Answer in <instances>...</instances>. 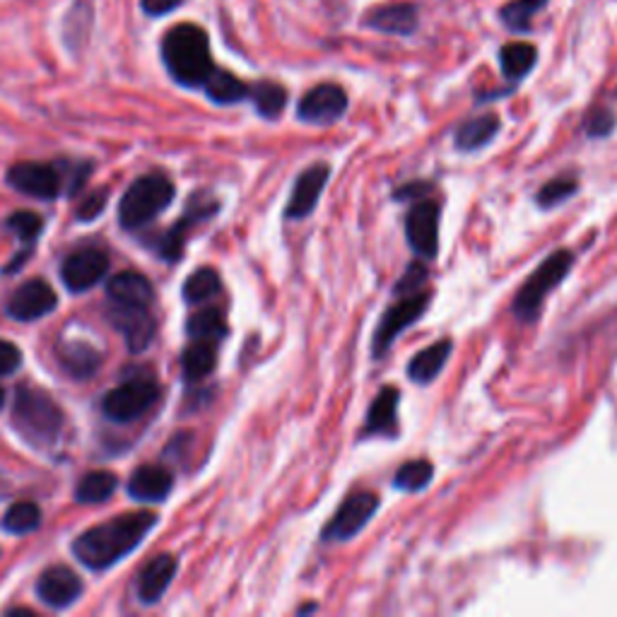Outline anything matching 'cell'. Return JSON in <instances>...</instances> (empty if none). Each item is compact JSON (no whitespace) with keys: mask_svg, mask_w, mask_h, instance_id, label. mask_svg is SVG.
<instances>
[{"mask_svg":"<svg viewBox=\"0 0 617 617\" xmlns=\"http://www.w3.org/2000/svg\"><path fill=\"white\" fill-rule=\"evenodd\" d=\"M330 179V165L326 162H316L312 167H306L302 175L298 177L292 187V195L290 203L285 207V217L288 220H304L314 213V207L324 193L326 183Z\"/></svg>","mask_w":617,"mask_h":617,"instance_id":"ac0fdd59","label":"cell"},{"mask_svg":"<svg viewBox=\"0 0 617 617\" xmlns=\"http://www.w3.org/2000/svg\"><path fill=\"white\" fill-rule=\"evenodd\" d=\"M3 405H5V389L0 386V411H3Z\"/></svg>","mask_w":617,"mask_h":617,"instance_id":"7bdbcfd3","label":"cell"},{"mask_svg":"<svg viewBox=\"0 0 617 617\" xmlns=\"http://www.w3.org/2000/svg\"><path fill=\"white\" fill-rule=\"evenodd\" d=\"M617 126V116H615V111L608 109V106H596L591 114L586 116V123H584V131L588 138H608V135L615 131Z\"/></svg>","mask_w":617,"mask_h":617,"instance_id":"74e56055","label":"cell"},{"mask_svg":"<svg viewBox=\"0 0 617 617\" xmlns=\"http://www.w3.org/2000/svg\"><path fill=\"white\" fill-rule=\"evenodd\" d=\"M22 367V350L15 343L0 340V377L15 374Z\"/></svg>","mask_w":617,"mask_h":617,"instance_id":"60d3db41","label":"cell"},{"mask_svg":"<svg viewBox=\"0 0 617 617\" xmlns=\"http://www.w3.org/2000/svg\"><path fill=\"white\" fill-rule=\"evenodd\" d=\"M162 396V386L150 372H138L111 389L102 399V415L116 425H128L141 419Z\"/></svg>","mask_w":617,"mask_h":617,"instance_id":"52a82bcc","label":"cell"},{"mask_svg":"<svg viewBox=\"0 0 617 617\" xmlns=\"http://www.w3.org/2000/svg\"><path fill=\"white\" fill-rule=\"evenodd\" d=\"M538 64V46L528 42H509L500 48V68L502 76L512 85L521 82L530 76V70Z\"/></svg>","mask_w":617,"mask_h":617,"instance_id":"4316f807","label":"cell"},{"mask_svg":"<svg viewBox=\"0 0 617 617\" xmlns=\"http://www.w3.org/2000/svg\"><path fill=\"white\" fill-rule=\"evenodd\" d=\"M350 97L343 85L321 82L312 90L304 92L298 104V119L308 126H330L348 114Z\"/></svg>","mask_w":617,"mask_h":617,"instance_id":"8fae6325","label":"cell"},{"mask_svg":"<svg viewBox=\"0 0 617 617\" xmlns=\"http://www.w3.org/2000/svg\"><path fill=\"white\" fill-rule=\"evenodd\" d=\"M312 610H316V606H304V608H300L298 613H312Z\"/></svg>","mask_w":617,"mask_h":617,"instance_id":"ee69618b","label":"cell"},{"mask_svg":"<svg viewBox=\"0 0 617 617\" xmlns=\"http://www.w3.org/2000/svg\"><path fill=\"white\" fill-rule=\"evenodd\" d=\"M425 282H427V268L423 263H411L408 270H405V276L396 282L393 292H396V294H413L417 290H423Z\"/></svg>","mask_w":617,"mask_h":617,"instance_id":"ab89813d","label":"cell"},{"mask_svg":"<svg viewBox=\"0 0 617 617\" xmlns=\"http://www.w3.org/2000/svg\"><path fill=\"white\" fill-rule=\"evenodd\" d=\"M249 100L254 102V109L258 116H263L268 121H276L282 111L288 106L290 94L285 90V85H280L276 80H261L251 85Z\"/></svg>","mask_w":617,"mask_h":617,"instance_id":"f546056e","label":"cell"},{"mask_svg":"<svg viewBox=\"0 0 617 617\" xmlns=\"http://www.w3.org/2000/svg\"><path fill=\"white\" fill-rule=\"evenodd\" d=\"M451 350H453L451 340H439L427 345L425 350H419L408 362V379L419 386L431 384V381L441 374L444 364L449 362Z\"/></svg>","mask_w":617,"mask_h":617,"instance_id":"d4e9b609","label":"cell"},{"mask_svg":"<svg viewBox=\"0 0 617 617\" xmlns=\"http://www.w3.org/2000/svg\"><path fill=\"white\" fill-rule=\"evenodd\" d=\"M106 318L109 324L114 326V330L121 333L123 340H126L131 352H143L150 348L157 333V321L150 312V306L109 302Z\"/></svg>","mask_w":617,"mask_h":617,"instance_id":"7c38bea8","label":"cell"},{"mask_svg":"<svg viewBox=\"0 0 617 617\" xmlns=\"http://www.w3.org/2000/svg\"><path fill=\"white\" fill-rule=\"evenodd\" d=\"M572 266H574V254L570 249H560L548 256L546 261L528 276L524 285L518 288L516 298L512 302L514 316L518 321H524V324L534 321L540 314L542 302H546L548 294L558 288L566 276H570Z\"/></svg>","mask_w":617,"mask_h":617,"instance_id":"8992f818","label":"cell"},{"mask_svg":"<svg viewBox=\"0 0 617 617\" xmlns=\"http://www.w3.org/2000/svg\"><path fill=\"white\" fill-rule=\"evenodd\" d=\"M220 292H222V278L215 268H207V266L199 268L193 276H189L181 290L183 302L191 306L213 300Z\"/></svg>","mask_w":617,"mask_h":617,"instance_id":"d6a6232c","label":"cell"},{"mask_svg":"<svg viewBox=\"0 0 617 617\" xmlns=\"http://www.w3.org/2000/svg\"><path fill=\"white\" fill-rule=\"evenodd\" d=\"M8 229L22 242V251L32 254L34 244L42 237L44 217L40 213H34V210H18V213H12L8 217Z\"/></svg>","mask_w":617,"mask_h":617,"instance_id":"e575fe53","label":"cell"},{"mask_svg":"<svg viewBox=\"0 0 617 617\" xmlns=\"http://www.w3.org/2000/svg\"><path fill=\"white\" fill-rule=\"evenodd\" d=\"M42 526V509L34 502H15L0 518V528L10 536H27Z\"/></svg>","mask_w":617,"mask_h":617,"instance_id":"836d02e7","label":"cell"},{"mask_svg":"<svg viewBox=\"0 0 617 617\" xmlns=\"http://www.w3.org/2000/svg\"><path fill=\"white\" fill-rule=\"evenodd\" d=\"M12 427L32 447L46 449L56 444L64 431L66 413L46 391L20 386L12 401Z\"/></svg>","mask_w":617,"mask_h":617,"instance_id":"277c9868","label":"cell"},{"mask_svg":"<svg viewBox=\"0 0 617 617\" xmlns=\"http://www.w3.org/2000/svg\"><path fill=\"white\" fill-rule=\"evenodd\" d=\"M109 254L88 246V249H78L64 258L60 263V280L70 292H88L97 282H102L109 273Z\"/></svg>","mask_w":617,"mask_h":617,"instance_id":"5bb4252c","label":"cell"},{"mask_svg":"<svg viewBox=\"0 0 617 617\" xmlns=\"http://www.w3.org/2000/svg\"><path fill=\"white\" fill-rule=\"evenodd\" d=\"M106 203H109V189L92 191V193H88V195H85V199L80 201L76 217H78L80 222H92V220H97V217H100V215L104 213Z\"/></svg>","mask_w":617,"mask_h":617,"instance_id":"f35d334b","label":"cell"},{"mask_svg":"<svg viewBox=\"0 0 617 617\" xmlns=\"http://www.w3.org/2000/svg\"><path fill=\"white\" fill-rule=\"evenodd\" d=\"M439 203L417 201L405 215V239L419 258H437L439 251Z\"/></svg>","mask_w":617,"mask_h":617,"instance_id":"4fadbf2b","label":"cell"},{"mask_svg":"<svg viewBox=\"0 0 617 617\" xmlns=\"http://www.w3.org/2000/svg\"><path fill=\"white\" fill-rule=\"evenodd\" d=\"M187 333L191 340H213L220 343L222 338H227V321L222 308L217 306H205L193 312L187 321Z\"/></svg>","mask_w":617,"mask_h":617,"instance_id":"4dcf8cb0","label":"cell"},{"mask_svg":"<svg viewBox=\"0 0 617 617\" xmlns=\"http://www.w3.org/2000/svg\"><path fill=\"white\" fill-rule=\"evenodd\" d=\"M106 298H109V302H119V304L150 306L155 302V288L143 273H135V270H123V273L109 280Z\"/></svg>","mask_w":617,"mask_h":617,"instance_id":"cb8c5ba5","label":"cell"},{"mask_svg":"<svg viewBox=\"0 0 617 617\" xmlns=\"http://www.w3.org/2000/svg\"><path fill=\"white\" fill-rule=\"evenodd\" d=\"M217 201L215 199H210V195H205L203 191H199L193 195V199L189 201L187 210H183V215L179 222H175L167 232L159 234V237L150 244V249L162 258V261L167 263H177L179 258L183 256V246H187V239H189V232L195 227V225H201V222L210 220V217H215L217 213Z\"/></svg>","mask_w":617,"mask_h":617,"instance_id":"ba28073f","label":"cell"},{"mask_svg":"<svg viewBox=\"0 0 617 617\" xmlns=\"http://www.w3.org/2000/svg\"><path fill=\"white\" fill-rule=\"evenodd\" d=\"M58 298L54 288L48 285L46 280H27L22 282V285L12 292V298L8 300L5 306V314L15 321H22V324H30V321L36 318H44L48 316L56 308Z\"/></svg>","mask_w":617,"mask_h":617,"instance_id":"2e32d148","label":"cell"},{"mask_svg":"<svg viewBox=\"0 0 617 617\" xmlns=\"http://www.w3.org/2000/svg\"><path fill=\"white\" fill-rule=\"evenodd\" d=\"M171 487H175V475H171L169 468L145 463L141 468H135L131 480H128V497L135 502H165L171 495Z\"/></svg>","mask_w":617,"mask_h":617,"instance_id":"ffe728a7","label":"cell"},{"mask_svg":"<svg viewBox=\"0 0 617 617\" xmlns=\"http://www.w3.org/2000/svg\"><path fill=\"white\" fill-rule=\"evenodd\" d=\"M157 526L153 512L119 514L109 521L92 526L72 540V554L92 572H104L141 546Z\"/></svg>","mask_w":617,"mask_h":617,"instance_id":"6da1fadb","label":"cell"},{"mask_svg":"<svg viewBox=\"0 0 617 617\" xmlns=\"http://www.w3.org/2000/svg\"><path fill=\"white\" fill-rule=\"evenodd\" d=\"M175 201V183L165 175H145L135 179L119 203V222L123 229L138 232L150 225Z\"/></svg>","mask_w":617,"mask_h":617,"instance_id":"5b68a950","label":"cell"},{"mask_svg":"<svg viewBox=\"0 0 617 617\" xmlns=\"http://www.w3.org/2000/svg\"><path fill=\"white\" fill-rule=\"evenodd\" d=\"M550 0H509L497 12L500 22L512 34H528L534 30V20L548 8Z\"/></svg>","mask_w":617,"mask_h":617,"instance_id":"f1b7e54d","label":"cell"},{"mask_svg":"<svg viewBox=\"0 0 617 617\" xmlns=\"http://www.w3.org/2000/svg\"><path fill=\"white\" fill-rule=\"evenodd\" d=\"M429 300H431L429 292H413V294H405V298L399 300L396 304H391L374 330L372 355L384 357L393 340H396L405 328L413 326L417 318H423L429 306Z\"/></svg>","mask_w":617,"mask_h":617,"instance_id":"30bf717a","label":"cell"},{"mask_svg":"<svg viewBox=\"0 0 617 617\" xmlns=\"http://www.w3.org/2000/svg\"><path fill=\"white\" fill-rule=\"evenodd\" d=\"M431 478H435V465L429 461H405L396 471V475H393V487L403 492H419L429 485Z\"/></svg>","mask_w":617,"mask_h":617,"instance_id":"d590c367","label":"cell"},{"mask_svg":"<svg viewBox=\"0 0 617 617\" xmlns=\"http://www.w3.org/2000/svg\"><path fill=\"white\" fill-rule=\"evenodd\" d=\"M576 191H579V181L574 177H560V179L548 181L546 187L538 191L536 201L540 207L548 210L554 205H562L564 201H570Z\"/></svg>","mask_w":617,"mask_h":617,"instance_id":"8d00e7d4","label":"cell"},{"mask_svg":"<svg viewBox=\"0 0 617 617\" xmlns=\"http://www.w3.org/2000/svg\"><path fill=\"white\" fill-rule=\"evenodd\" d=\"M379 512V497L374 492H352L345 497L340 509L333 514L330 521L326 524L321 540L324 542H348L357 534H362L364 526L372 521V516Z\"/></svg>","mask_w":617,"mask_h":617,"instance_id":"9c48e42d","label":"cell"},{"mask_svg":"<svg viewBox=\"0 0 617 617\" xmlns=\"http://www.w3.org/2000/svg\"><path fill=\"white\" fill-rule=\"evenodd\" d=\"M181 3L183 0H141L145 15H150V18H162V15H167V12L179 8Z\"/></svg>","mask_w":617,"mask_h":617,"instance_id":"b9f144b4","label":"cell"},{"mask_svg":"<svg viewBox=\"0 0 617 617\" xmlns=\"http://www.w3.org/2000/svg\"><path fill=\"white\" fill-rule=\"evenodd\" d=\"M399 401L401 391L396 386H384L379 391V396L372 401L367 411L364 419V437H393L399 431L396 419H399Z\"/></svg>","mask_w":617,"mask_h":617,"instance_id":"7402d4cb","label":"cell"},{"mask_svg":"<svg viewBox=\"0 0 617 617\" xmlns=\"http://www.w3.org/2000/svg\"><path fill=\"white\" fill-rule=\"evenodd\" d=\"M92 175L90 162H18L8 169V187L40 201L60 193L78 195Z\"/></svg>","mask_w":617,"mask_h":617,"instance_id":"3957f363","label":"cell"},{"mask_svg":"<svg viewBox=\"0 0 617 617\" xmlns=\"http://www.w3.org/2000/svg\"><path fill=\"white\" fill-rule=\"evenodd\" d=\"M119 487V475L111 471H90L80 478L76 487V502L78 504H102Z\"/></svg>","mask_w":617,"mask_h":617,"instance_id":"1f68e13d","label":"cell"},{"mask_svg":"<svg viewBox=\"0 0 617 617\" xmlns=\"http://www.w3.org/2000/svg\"><path fill=\"white\" fill-rule=\"evenodd\" d=\"M56 360H58L60 369H64V372L70 379L85 381V379H92L97 372H100L104 357L90 343H82V340L66 343V340H60L56 345Z\"/></svg>","mask_w":617,"mask_h":617,"instance_id":"44dd1931","label":"cell"},{"mask_svg":"<svg viewBox=\"0 0 617 617\" xmlns=\"http://www.w3.org/2000/svg\"><path fill=\"white\" fill-rule=\"evenodd\" d=\"M217 367V343L213 340H191L181 355V374L187 384H199Z\"/></svg>","mask_w":617,"mask_h":617,"instance_id":"484cf974","label":"cell"},{"mask_svg":"<svg viewBox=\"0 0 617 617\" xmlns=\"http://www.w3.org/2000/svg\"><path fill=\"white\" fill-rule=\"evenodd\" d=\"M500 128H502V119L495 114V111H487V114L463 121L453 133V143L461 153L483 150L485 145L497 138Z\"/></svg>","mask_w":617,"mask_h":617,"instance_id":"603a6c76","label":"cell"},{"mask_svg":"<svg viewBox=\"0 0 617 617\" xmlns=\"http://www.w3.org/2000/svg\"><path fill=\"white\" fill-rule=\"evenodd\" d=\"M362 27L389 36H413L419 27V8L408 0L372 5L362 15Z\"/></svg>","mask_w":617,"mask_h":617,"instance_id":"9a60e30c","label":"cell"},{"mask_svg":"<svg viewBox=\"0 0 617 617\" xmlns=\"http://www.w3.org/2000/svg\"><path fill=\"white\" fill-rule=\"evenodd\" d=\"M179 572V560L175 554L162 552L147 562L138 579H135V598H138L143 606H155V603L162 601L167 594V588L175 582V576Z\"/></svg>","mask_w":617,"mask_h":617,"instance_id":"d6986e66","label":"cell"},{"mask_svg":"<svg viewBox=\"0 0 617 617\" xmlns=\"http://www.w3.org/2000/svg\"><path fill=\"white\" fill-rule=\"evenodd\" d=\"M162 60L181 88H203L213 76L215 60L210 54L207 32L199 24L181 22L171 27L162 40Z\"/></svg>","mask_w":617,"mask_h":617,"instance_id":"7a4b0ae2","label":"cell"},{"mask_svg":"<svg viewBox=\"0 0 617 617\" xmlns=\"http://www.w3.org/2000/svg\"><path fill=\"white\" fill-rule=\"evenodd\" d=\"M203 90L210 102H215L220 106H229V104H239L244 100H249L251 85H246L242 78H237L229 70L215 68L213 76L205 80Z\"/></svg>","mask_w":617,"mask_h":617,"instance_id":"83f0119b","label":"cell"},{"mask_svg":"<svg viewBox=\"0 0 617 617\" xmlns=\"http://www.w3.org/2000/svg\"><path fill=\"white\" fill-rule=\"evenodd\" d=\"M85 591L82 579L66 564L48 566L36 579V596L44 606L54 610H66L76 603Z\"/></svg>","mask_w":617,"mask_h":617,"instance_id":"e0dca14e","label":"cell"}]
</instances>
